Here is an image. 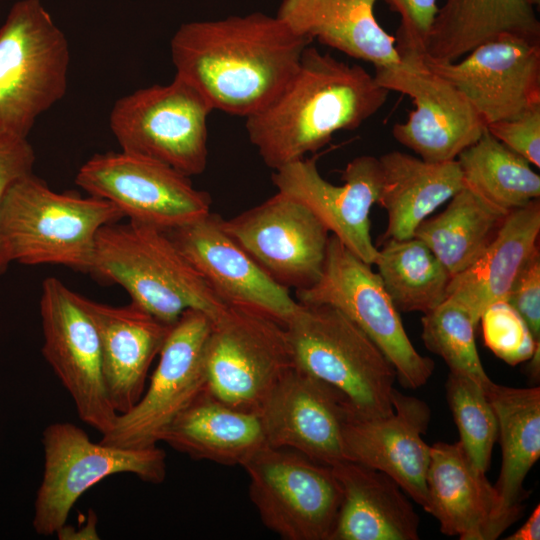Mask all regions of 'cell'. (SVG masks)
Listing matches in <instances>:
<instances>
[{
	"label": "cell",
	"mask_w": 540,
	"mask_h": 540,
	"mask_svg": "<svg viewBox=\"0 0 540 540\" xmlns=\"http://www.w3.org/2000/svg\"><path fill=\"white\" fill-rule=\"evenodd\" d=\"M498 421L502 462L494 485L502 518L510 526L522 514L524 480L540 456V388L491 382L485 389Z\"/></svg>",
	"instance_id": "f1b7e54d"
},
{
	"label": "cell",
	"mask_w": 540,
	"mask_h": 540,
	"mask_svg": "<svg viewBox=\"0 0 540 540\" xmlns=\"http://www.w3.org/2000/svg\"><path fill=\"white\" fill-rule=\"evenodd\" d=\"M377 0H282L277 17L296 33L351 57L370 62L375 69L405 64L374 15Z\"/></svg>",
	"instance_id": "d4e9b609"
},
{
	"label": "cell",
	"mask_w": 540,
	"mask_h": 540,
	"mask_svg": "<svg viewBox=\"0 0 540 540\" xmlns=\"http://www.w3.org/2000/svg\"><path fill=\"white\" fill-rule=\"evenodd\" d=\"M333 185L318 171L316 158H302L274 170L278 191L306 206L341 243L367 264L378 249L370 234V211L381 189L379 158L362 155L351 160Z\"/></svg>",
	"instance_id": "d6986e66"
},
{
	"label": "cell",
	"mask_w": 540,
	"mask_h": 540,
	"mask_svg": "<svg viewBox=\"0 0 540 540\" xmlns=\"http://www.w3.org/2000/svg\"><path fill=\"white\" fill-rule=\"evenodd\" d=\"M70 48L40 0L16 2L0 28V136L28 138L63 98Z\"/></svg>",
	"instance_id": "8992f818"
},
{
	"label": "cell",
	"mask_w": 540,
	"mask_h": 540,
	"mask_svg": "<svg viewBox=\"0 0 540 540\" xmlns=\"http://www.w3.org/2000/svg\"><path fill=\"white\" fill-rule=\"evenodd\" d=\"M374 78L388 91L408 95L414 103L405 122L392 135L427 162L456 160L486 129L468 99L449 81L429 71L418 60L396 69H375Z\"/></svg>",
	"instance_id": "e0dca14e"
},
{
	"label": "cell",
	"mask_w": 540,
	"mask_h": 540,
	"mask_svg": "<svg viewBox=\"0 0 540 540\" xmlns=\"http://www.w3.org/2000/svg\"><path fill=\"white\" fill-rule=\"evenodd\" d=\"M161 441L196 460L243 466L267 444L260 414L230 407L204 390L168 426Z\"/></svg>",
	"instance_id": "4316f807"
},
{
	"label": "cell",
	"mask_w": 540,
	"mask_h": 540,
	"mask_svg": "<svg viewBox=\"0 0 540 540\" xmlns=\"http://www.w3.org/2000/svg\"><path fill=\"white\" fill-rule=\"evenodd\" d=\"M485 473L459 441L431 446L426 512L438 520L443 534L461 540H494L509 527Z\"/></svg>",
	"instance_id": "603a6c76"
},
{
	"label": "cell",
	"mask_w": 540,
	"mask_h": 540,
	"mask_svg": "<svg viewBox=\"0 0 540 540\" xmlns=\"http://www.w3.org/2000/svg\"><path fill=\"white\" fill-rule=\"evenodd\" d=\"M539 0H446L439 8L424 55L456 61L504 34L540 41Z\"/></svg>",
	"instance_id": "f546056e"
},
{
	"label": "cell",
	"mask_w": 540,
	"mask_h": 540,
	"mask_svg": "<svg viewBox=\"0 0 540 540\" xmlns=\"http://www.w3.org/2000/svg\"><path fill=\"white\" fill-rule=\"evenodd\" d=\"M295 295L302 304H326L344 313L386 356L405 388H419L432 376L433 360L414 348L378 273L334 235L320 277Z\"/></svg>",
	"instance_id": "9c48e42d"
},
{
	"label": "cell",
	"mask_w": 540,
	"mask_h": 540,
	"mask_svg": "<svg viewBox=\"0 0 540 540\" xmlns=\"http://www.w3.org/2000/svg\"><path fill=\"white\" fill-rule=\"evenodd\" d=\"M539 233V199L510 211L480 257L451 278L446 299L461 304L478 327L488 306L497 301H507L515 278L539 247Z\"/></svg>",
	"instance_id": "484cf974"
},
{
	"label": "cell",
	"mask_w": 540,
	"mask_h": 540,
	"mask_svg": "<svg viewBox=\"0 0 540 540\" xmlns=\"http://www.w3.org/2000/svg\"><path fill=\"white\" fill-rule=\"evenodd\" d=\"M374 264L399 312L425 314L446 299L452 276L432 250L416 237L386 239Z\"/></svg>",
	"instance_id": "1f68e13d"
},
{
	"label": "cell",
	"mask_w": 540,
	"mask_h": 540,
	"mask_svg": "<svg viewBox=\"0 0 540 540\" xmlns=\"http://www.w3.org/2000/svg\"><path fill=\"white\" fill-rule=\"evenodd\" d=\"M75 183L88 195L112 203L124 218L164 232L210 213V195L195 188L189 176L122 150L91 156L79 168Z\"/></svg>",
	"instance_id": "7c38bea8"
},
{
	"label": "cell",
	"mask_w": 540,
	"mask_h": 540,
	"mask_svg": "<svg viewBox=\"0 0 540 540\" xmlns=\"http://www.w3.org/2000/svg\"><path fill=\"white\" fill-rule=\"evenodd\" d=\"M123 218L107 200L56 192L31 173L2 199L0 251L8 265L57 264L88 273L99 230Z\"/></svg>",
	"instance_id": "277c9868"
},
{
	"label": "cell",
	"mask_w": 540,
	"mask_h": 540,
	"mask_svg": "<svg viewBox=\"0 0 540 540\" xmlns=\"http://www.w3.org/2000/svg\"><path fill=\"white\" fill-rule=\"evenodd\" d=\"M508 214L464 185L442 212L417 227L414 237L432 250L453 277L480 257Z\"/></svg>",
	"instance_id": "4dcf8cb0"
},
{
	"label": "cell",
	"mask_w": 540,
	"mask_h": 540,
	"mask_svg": "<svg viewBox=\"0 0 540 540\" xmlns=\"http://www.w3.org/2000/svg\"><path fill=\"white\" fill-rule=\"evenodd\" d=\"M456 61L420 57L455 86L488 125L540 105V41L504 34Z\"/></svg>",
	"instance_id": "2e32d148"
},
{
	"label": "cell",
	"mask_w": 540,
	"mask_h": 540,
	"mask_svg": "<svg viewBox=\"0 0 540 540\" xmlns=\"http://www.w3.org/2000/svg\"><path fill=\"white\" fill-rule=\"evenodd\" d=\"M422 340L427 349L440 356L450 372L466 376L484 390L492 382L481 363L476 343L478 328L459 303L445 299L421 319Z\"/></svg>",
	"instance_id": "836d02e7"
},
{
	"label": "cell",
	"mask_w": 540,
	"mask_h": 540,
	"mask_svg": "<svg viewBox=\"0 0 540 540\" xmlns=\"http://www.w3.org/2000/svg\"><path fill=\"white\" fill-rule=\"evenodd\" d=\"M100 339L102 371L109 400L117 415L141 398L149 368L173 324H167L136 304L112 306L80 295Z\"/></svg>",
	"instance_id": "7402d4cb"
},
{
	"label": "cell",
	"mask_w": 540,
	"mask_h": 540,
	"mask_svg": "<svg viewBox=\"0 0 540 540\" xmlns=\"http://www.w3.org/2000/svg\"><path fill=\"white\" fill-rule=\"evenodd\" d=\"M464 185L505 211L540 197V176L530 163L487 129L456 158Z\"/></svg>",
	"instance_id": "d6a6232c"
},
{
	"label": "cell",
	"mask_w": 540,
	"mask_h": 540,
	"mask_svg": "<svg viewBox=\"0 0 540 540\" xmlns=\"http://www.w3.org/2000/svg\"><path fill=\"white\" fill-rule=\"evenodd\" d=\"M330 467L342 492L330 540L419 539V516L394 479L349 460Z\"/></svg>",
	"instance_id": "cb8c5ba5"
},
{
	"label": "cell",
	"mask_w": 540,
	"mask_h": 540,
	"mask_svg": "<svg viewBox=\"0 0 540 540\" xmlns=\"http://www.w3.org/2000/svg\"><path fill=\"white\" fill-rule=\"evenodd\" d=\"M212 318L188 309L172 325L146 391L118 414L100 442L121 448L156 446L171 422L206 390L205 348Z\"/></svg>",
	"instance_id": "4fadbf2b"
},
{
	"label": "cell",
	"mask_w": 540,
	"mask_h": 540,
	"mask_svg": "<svg viewBox=\"0 0 540 540\" xmlns=\"http://www.w3.org/2000/svg\"><path fill=\"white\" fill-rule=\"evenodd\" d=\"M349 408L339 391L293 365L259 414L269 446L332 466L345 460L342 431Z\"/></svg>",
	"instance_id": "44dd1931"
},
{
	"label": "cell",
	"mask_w": 540,
	"mask_h": 540,
	"mask_svg": "<svg viewBox=\"0 0 540 540\" xmlns=\"http://www.w3.org/2000/svg\"><path fill=\"white\" fill-rule=\"evenodd\" d=\"M221 221L210 212L166 233L225 305L262 313L286 326L300 303L250 257Z\"/></svg>",
	"instance_id": "ac0fdd59"
},
{
	"label": "cell",
	"mask_w": 540,
	"mask_h": 540,
	"mask_svg": "<svg viewBox=\"0 0 540 540\" xmlns=\"http://www.w3.org/2000/svg\"><path fill=\"white\" fill-rule=\"evenodd\" d=\"M446 396L459 442L472 462L486 472L498 439V421L485 390L470 378L449 372Z\"/></svg>",
	"instance_id": "e575fe53"
},
{
	"label": "cell",
	"mask_w": 540,
	"mask_h": 540,
	"mask_svg": "<svg viewBox=\"0 0 540 540\" xmlns=\"http://www.w3.org/2000/svg\"><path fill=\"white\" fill-rule=\"evenodd\" d=\"M35 160V151L28 138L0 136V205L16 181L33 173ZM7 268L0 251V276Z\"/></svg>",
	"instance_id": "ab89813d"
},
{
	"label": "cell",
	"mask_w": 540,
	"mask_h": 540,
	"mask_svg": "<svg viewBox=\"0 0 540 540\" xmlns=\"http://www.w3.org/2000/svg\"><path fill=\"white\" fill-rule=\"evenodd\" d=\"M480 323L485 345L509 365L529 360L540 349L522 317L506 300L488 306Z\"/></svg>",
	"instance_id": "d590c367"
},
{
	"label": "cell",
	"mask_w": 540,
	"mask_h": 540,
	"mask_svg": "<svg viewBox=\"0 0 540 540\" xmlns=\"http://www.w3.org/2000/svg\"><path fill=\"white\" fill-rule=\"evenodd\" d=\"M540 539V506L534 509L528 520L506 540H539Z\"/></svg>",
	"instance_id": "60d3db41"
},
{
	"label": "cell",
	"mask_w": 540,
	"mask_h": 540,
	"mask_svg": "<svg viewBox=\"0 0 540 540\" xmlns=\"http://www.w3.org/2000/svg\"><path fill=\"white\" fill-rule=\"evenodd\" d=\"M285 329L294 365L339 391L354 413L366 418L393 413L396 371L344 313L326 304L300 303Z\"/></svg>",
	"instance_id": "5b68a950"
},
{
	"label": "cell",
	"mask_w": 540,
	"mask_h": 540,
	"mask_svg": "<svg viewBox=\"0 0 540 540\" xmlns=\"http://www.w3.org/2000/svg\"><path fill=\"white\" fill-rule=\"evenodd\" d=\"M486 129L530 164L540 167V105L516 118L490 123Z\"/></svg>",
	"instance_id": "74e56055"
},
{
	"label": "cell",
	"mask_w": 540,
	"mask_h": 540,
	"mask_svg": "<svg viewBox=\"0 0 540 540\" xmlns=\"http://www.w3.org/2000/svg\"><path fill=\"white\" fill-rule=\"evenodd\" d=\"M88 273L118 284L132 303L167 324L188 309L215 320L228 307L166 232L130 220L99 230Z\"/></svg>",
	"instance_id": "3957f363"
},
{
	"label": "cell",
	"mask_w": 540,
	"mask_h": 540,
	"mask_svg": "<svg viewBox=\"0 0 540 540\" xmlns=\"http://www.w3.org/2000/svg\"><path fill=\"white\" fill-rule=\"evenodd\" d=\"M379 162L382 181L378 204L388 216L385 240L414 237L417 227L464 187L457 160L433 163L391 151Z\"/></svg>",
	"instance_id": "83f0119b"
},
{
	"label": "cell",
	"mask_w": 540,
	"mask_h": 540,
	"mask_svg": "<svg viewBox=\"0 0 540 540\" xmlns=\"http://www.w3.org/2000/svg\"><path fill=\"white\" fill-rule=\"evenodd\" d=\"M391 401L393 413L386 417L366 418L349 408L342 431L345 460L389 475L426 511L431 446L422 434L427 430L431 412L423 400L396 388Z\"/></svg>",
	"instance_id": "ffe728a7"
},
{
	"label": "cell",
	"mask_w": 540,
	"mask_h": 540,
	"mask_svg": "<svg viewBox=\"0 0 540 540\" xmlns=\"http://www.w3.org/2000/svg\"><path fill=\"white\" fill-rule=\"evenodd\" d=\"M508 303L522 317L534 340L540 343V251L526 261L509 292Z\"/></svg>",
	"instance_id": "f35d334b"
},
{
	"label": "cell",
	"mask_w": 540,
	"mask_h": 540,
	"mask_svg": "<svg viewBox=\"0 0 540 540\" xmlns=\"http://www.w3.org/2000/svg\"><path fill=\"white\" fill-rule=\"evenodd\" d=\"M400 16L396 49L404 61L426 53L430 33L438 13L437 0H385Z\"/></svg>",
	"instance_id": "8d00e7d4"
},
{
	"label": "cell",
	"mask_w": 540,
	"mask_h": 540,
	"mask_svg": "<svg viewBox=\"0 0 540 540\" xmlns=\"http://www.w3.org/2000/svg\"><path fill=\"white\" fill-rule=\"evenodd\" d=\"M312 41L277 16L253 12L184 23L170 51L175 75L213 110L247 118L283 89Z\"/></svg>",
	"instance_id": "6da1fadb"
},
{
	"label": "cell",
	"mask_w": 540,
	"mask_h": 540,
	"mask_svg": "<svg viewBox=\"0 0 540 540\" xmlns=\"http://www.w3.org/2000/svg\"><path fill=\"white\" fill-rule=\"evenodd\" d=\"M389 92L360 65L309 45L287 84L246 118L245 127L264 163L276 170L316 152L336 132L360 127Z\"/></svg>",
	"instance_id": "7a4b0ae2"
},
{
	"label": "cell",
	"mask_w": 540,
	"mask_h": 540,
	"mask_svg": "<svg viewBox=\"0 0 540 540\" xmlns=\"http://www.w3.org/2000/svg\"><path fill=\"white\" fill-rule=\"evenodd\" d=\"M262 523L284 540H330L342 492L332 468L265 445L242 466Z\"/></svg>",
	"instance_id": "8fae6325"
},
{
	"label": "cell",
	"mask_w": 540,
	"mask_h": 540,
	"mask_svg": "<svg viewBox=\"0 0 540 540\" xmlns=\"http://www.w3.org/2000/svg\"><path fill=\"white\" fill-rule=\"evenodd\" d=\"M293 365L285 326L269 316L228 306L213 320L205 348L206 390L224 404L259 414Z\"/></svg>",
	"instance_id": "30bf717a"
},
{
	"label": "cell",
	"mask_w": 540,
	"mask_h": 540,
	"mask_svg": "<svg viewBox=\"0 0 540 540\" xmlns=\"http://www.w3.org/2000/svg\"><path fill=\"white\" fill-rule=\"evenodd\" d=\"M212 110L197 89L175 75L168 84L116 100L109 126L122 151L158 160L190 177L207 167Z\"/></svg>",
	"instance_id": "ba28073f"
},
{
	"label": "cell",
	"mask_w": 540,
	"mask_h": 540,
	"mask_svg": "<svg viewBox=\"0 0 540 540\" xmlns=\"http://www.w3.org/2000/svg\"><path fill=\"white\" fill-rule=\"evenodd\" d=\"M221 222L278 284L297 291L312 286L320 277L329 231L296 199L278 191L261 204Z\"/></svg>",
	"instance_id": "9a60e30c"
},
{
	"label": "cell",
	"mask_w": 540,
	"mask_h": 540,
	"mask_svg": "<svg viewBox=\"0 0 540 540\" xmlns=\"http://www.w3.org/2000/svg\"><path fill=\"white\" fill-rule=\"evenodd\" d=\"M40 315L43 357L70 394L78 417L105 434L117 413L104 383L99 335L80 295L56 277L46 278Z\"/></svg>",
	"instance_id": "5bb4252c"
},
{
	"label": "cell",
	"mask_w": 540,
	"mask_h": 540,
	"mask_svg": "<svg viewBox=\"0 0 540 540\" xmlns=\"http://www.w3.org/2000/svg\"><path fill=\"white\" fill-rule=\"evenodd\" d=\"M42 443L44 469L33 517V528L42 536L57 535L77 500L111 475L131 473L153 484L166 478V454L157 445L121 448L93 442L70 422L48 425Z\"/></svg>",
	"instance_id": "52a82bcc"
}]
</instances>
